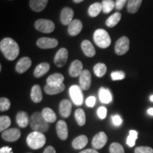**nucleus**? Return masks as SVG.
<instances>
[{"mask_svg":"<svg viewBox=\"0 0 153 153\" xmlns=\"http://www.w3.org/2000/svg\"><path fill=\"white\" fill-rule=\"evenodd\" d=\"M102 11L101 3L96 2L91 4L88 9V14L91 17H97Z\"/></svg>","mask_w":153,"mask_h":153,"instance_id":"31","label":"nucleus"},{"mask_svg":"<svg viewBox=\"0 0 153 153\" xmlns=\"http://www.w3.org/2000/svg\"><path fill=\"white\" fill-rule=\"evenodd\" d=\"M68 58V51L66 48H60L57 51L54 58V63L58 68H62L65 65Z\"/></svg>","mask_w":153,"mask_h":153,"instance_id":"11","label":"nucleus"},{"mask_svg":"<svg viewBox=\"0 0 153 153\" xmlns=\"http://www.w3.org/2000/svg\"><path fill=\"white\" fill-rule=\"evenodd\" d=\"M80 87L83 90H88L91 85V75L90 72L87 70H84L79 76Z\"/></svg>","mask_w":153,"mask_h":153,"instance_id":"12","label":"nucleus"},{"mask_svg":"<svg viewBox=\"0 0 153 153\" xmlns=\"http://www.w3.org/2000/svg\"><path fill=\"white\" fill-rule=\"evenodd\" d=\"M94 72L97 77H103L106 73L107 68L106 65L104 63H97L94 66Z\"/></svg>","mask_w":153,"mask_h":153,"instance_id":"32","label":"nucleus"},{"mask_svg":"<svg viewBox=\"0 0 153 153\" xmlns=\"http://www.w3.org/2000/svg\"><path fill=\"white\" fill-rule=\"evenodd\" d=\"M88 143V138L85 135H81L75 137L72 143V147L76 150H81L84 148Z\"/></svg>","mask_w":153,"mask_h":153,"instance_id":"25","label":"nucleus"},{"mask_svg":"<svg viewBox=\"0 0 153 153\" xmlns=\"http://www.w3.org/2000/svg\"><path fill=\"white\" fill-rule=\"evenodd\" d=\"M135 153H153V149L148 146H140L135 149Z\"/></svg>","mask_w":153,"mask_h":153,"instance_id":"40","label":"nucleus"},{"mask_svg":"<svg viewBox=\"0 0 153 153\" xmlns=\"http://www.w3.org/2000/svg\"><path fill=\"white\" fill-rule=\"evenodd\" d=\"M64 76L60 73H54L50 75L47 78V85H59L63 83Z\"/></svg>","mask_w":153,"mask_h":153,"instance_id":"27","label":"nucleus"},{"mask_svg":"<svg viewBox=\"0 0 153 153\" xmlns=\"http://www.w3.org/2000/svg\"><path fill=\"white\" fill-rule=\"evenodd\" d=\"M143 0H128L127 11L130 14H135L140 7Z\"/></svg>","mask_w":153,"mask_h":153,"instance_id":"29","label":"nucleus"},{"mask_svg":"<svg viewBox=\"0 0 153 153\" xmlns=\"http://www.w3.org/2000/svg\"><path fill=\"white\" fill-rule=\"evenodd\" d=\"M107 140H108V137H107L106 134L104 132H99L93 137L91 145L95 150H100L105 146Z\"/></svg>","mask_w":153,"mask_h":153,"instance_id":"10","label":"nucleus"},{"mask_svg":"<svg viewBox=\"0 0 153 153\" xmlns=\"http://www.w3.org/2000/svg\"><path fill=\"white\" fill-rule=\"evenodd\" d=\"M42 116L48 123H54L57 119V116L55 113L50 108H43L41 112Z\"/></svg>","mask_w":153,"mask_h":153,"instance_id":"28","label":"nucleus"},{"mask_svg":"<svg viewBox=\"0 0 153 153\" xmlns=\"http://www.w3.org/2000/svg\"><path fill=\"white\" fill-rule=\"evenodd\" d=\"M48 0H30L29 6L31 10L36 12H40L46 7Z\"/></svg>","mask_w":153,"mask_h":153,"instance_id":"19","label":"nucleus"},{"mask_svg":"<svg viewBox=\"0 0 153 153\" xmlns=\"http://www.w3.org/2000/svg\"><path fill=\"white\" fill-rule=\"evenodd\" d=\"M70 96L73 103L76 106H81L83 103L84 96L82 88L77 85H72L70 88Z\"/></svg>","mask_w":153,"mask_h":153,"instance_id":"7","label":"nucleus"},{"mask_svg":"<svg viewBox=\"0 0 153 153\" xmlns=\"http://www.w3.org/2000/svg\"><path fill=\"white\" fill-rule=\"evenodd\" d=\"M130 41L126 36L120 38L115 44V53L118 55H123L129 51Z\"/></svg>","mask_w":153,"mask_h":153,"instance_id":"6","label":"nucleus"},{"mask_svg":"<svg viewBox=\"0 0 153 153\" xmlns=\"http://www.w3.org/2000/svg\"><path fill=\"white\" fill-rule=\"evenodd\" d=\"M72 1H73L74 3L79 4V3L82 2V1H85V0H72Z\"/></svg>","mask_w":153,"mask_h":153,"instance_id":"49","label":"nucleus"},{"mask_svg":"<svg viewBox=\"0 0 153 153\" xmlns=\"http://www.w3.org/2000/svg\"><path fill=\"white\" fill-rule=\"evenodd\" d=\"M16 123L19 127L26 128L30 124V118L28 114L24 111H19L16 116Z\"/></svg>","mask_w":153,"mask_h":153,"instance_id":"23","label":"nucleus"},{"mask_svg":"<svg viewBox=\"0 0 153 153\" xmlns=\"http://www.w3.org/2000/svg\"><path fill=\"white\" fill-rule=\"evenodd\" d=\"M0 50L4 56L8 60H14L19 56V46L18 43L11 38H5L0 42Z\"/></svg>","mask_w":153,"mask_h":153,"instance_id":"1","label":"nucleus"},{"mask_svg":"<svg viewBox=\"0 0 153 153\" xmlns=\"http://www.w3.org/2000/svg\"><path fill=\"white\" fill-rule=\"evenodd\" d=\"M30 128L34 131L44 133L48 130V123L44 119L41 113L35 112L32 114L30 118Z\"/></svg>","mask_w":153,"mask_h":153,"instance_id":"2","label":"nucleus"},{"mask_svg":"<svg viewBox=\"0 0 153 153\" xmlns=\"http://www.w3.org/2000/svg\"><path fill=\"white\" fill-rule=\"evenodd\" d=\"M56 131L57 136L62 140H65L68 137V128L66 122L60 120L56 124Z\"/></svg>","mask_w":153,"mask_h":153,"instance_id":"15","label":"nucleus"},{"mask_svg":"<svg viewBox=\"0 0 153 153\" xmlns=\"http://www.w3.org/2000/svg\"><path fill=\"white\" fill-rule=\"evenodd\" d=\"M11 102L7 98L1 97L0 99V111H6L10 108Z\"/></svg>","mask_w":153,"mask_h":153,"instance_id":"38","label":"nucleus"},{"mask_svg":"<svg viewBox=\"0 0 153 153\" xmlns=\"http://www.w3.org/2000/svg\"><path fill=\"white\" fill-rule=\"evenodd\" d=\"M79 153H99L94 149H87V150H82Z\"/></svg>","mask_w":153,"mask_h":153,"instance_id":"47","label":"nucleus"},{"mask_svg":"<svg viewBox=\"0 0 153 153\" xmlns=\"http://www.w3.org/2000/svg\"><path fill=\"white\" fill-rule=\"evenodd\" d=\"M36 44L41 49H51L56 48L58 45V41L55 38L42 37L36 42Z\"/></svg>","mask_w":153,"mask_h":153,"instance_id":"8","label":"nucleus"},{"mask_svg":"<svg viewBox=\"0 0 153 153\" xmlns=\"http://www.w3.org/2000/svg\"><path fill=\"white\" fill-rule=\"evenodd\" d=\"M59 111L63 118H68L72 111L71 102L68 99H62L59 105Z\"/></svg>","mask_w":153,"mask_h":153,"instance_id":"17","label":"nucleus"},{"mask_svg":"<svg viewBox=\"0 0 153 153\" xmlns=\"http://www.w3.org/2000/svg\"><path fill=\"white\" fill-rule=\"evenodd\" d=\"M74 11L70 7H64L60 13V22L63 25H69L72 22Z\"/></svg>","mask_w":153,"mask_h":153,"instance_id":"14","label":"nucleus"},{"mask_svg":"<svg viewBox=\"0 0 153 153\" xmlns=\"http://www.w3.org/2000/svg\"><path fill=\"white\" fill-rule=\"evenodd\" d=\"M65 90V85L61 84L59 85H46L44 87V91L48 95H55L62 92Z\"/></svg>","mask_w":153,"mask_h":153,"instance_id":"21","label":"nucleus"},{"mask_svg":"<svg viewBox=\"0 0 153 153\" xmlns=\"http://www.w3.org/2000/svg\"><path fill=\"white\" fill-rule=\"evenodd\" d=\"M83 72V65L79 60H75L71 63L69 68V74L72 77L79 76Z\"/></svg>","mask_w":153,"mask_h":153,"instance_id":"16","label":"nucleus"},{"mask_svg":"<svg viewBox=\"0 0 153 153\" xmlns=\"http://www.w3.org/2000/svg\"><path fill=\"white\" fill-rule=\"evenodd\" d=\"M11 125V119L7 116H1L0 117V131H4Z\"/></svg>","mask_w":153,"mask_h":153,"instance_id":"35","label":"nucleus"},{"mask_svg":"<svg viewBox=\"0 0 153 153\" xmlns=\"http://www.w3.org/2000/svg\"><path fill=\"white\" fill-rule=\"evenodd\" d=\"M95 104H96V98L94 97H93V96H91V97H88L87 100H86V104H87V106H88L89 107H91V108H92V107L94 106Z\"/></svg>","mask_w":153,"mask_h":153,"instance_id":"44","label":"nucleus"},{"mask_svg":"<svg viewBox=\"0 0 153 153\" xmlns=\"http://www.w3.org/2000/svg\"><path fill=\"white\" fill-rule=\"evenodd\" d=\"M81 48L82 51L85 53L86 56L91 57H94L96 54L95 48H94L92 43L88 40H85L82 42Z\"/></svg>","mask_w":153,"mask_h":153,"instance_id":"20","label":"nucleus"},{"mask_svg":"<svg viewBox=\"0 0 153 153\" xmlns=\"http://www.w3.org/2000/svg\"><path fill=\"white\" fill-rule=\"evenodd\" d=\"M82 23L79 19H74L68 25V33L72 36H76L80 33L82 30Z\"/></svg>","mask_w":153,"mask_h":153,"instance_id":"18","label":"nucleus"},{"mask_svg":"<svg viewBox=\"0 0 153 153\" xmlns=\"http://www.w3.org/2000/svg\"><path fill=\"white\" fill-rule=\"evenodd\" d=\"M137 138V132L134 130H131L129 132V135L127 138V145L130 148H132L135 145V140Z\"/></svg>","mask_w":153,"mask_h":153,"instance_id":"36","label":"nucleus"},{"mask_svg":"<svg viewBox=\"0 0 153 153\" xmlns=\"http://www.w3.org/2000/svg\"><path fill=\"white\" fill-rule=\"evenodd\" d=\"M120 19H121V14L120 12H116L107 19L106 25L108 27L113 28L119 23Z\"/></svg>","mask_w":153,"mask_h":153,"instance_id":"30","label":"nucleus"},{"mask_svg":"<svg viewBox=\"0 0 153 153\" xmlns=\"http://www.w3.org/2000/svg\"><path fill=\"white\" fill-rule=\"evenodd\" d=\"M150 100H151V101H152V102H153V95H152V96H151V97H150Z\"/></svg>","mask_w":153,"mask_h":153,"instance_id":"50","label":"nucleus"},{"mask_svg":"<svg viewBox=\"0 0 153 153\" xmlns=\"http://www.w3.org/2000/svg\"><path fill=\"white\" fill-rule=\"evenodd\" d=\"M148 114L151 115V116H153V108H150L148 110Z\"/></svg>","mask_w":153,"mask_h":153,"instance_id":"48","label":"nucleus"},{"mask_svg":"<svg viewBox=\"0 0 153 153\" xmlns=\"http://www.w3.org/2000/svg\"><path fill=\"white\" fill-rule=\"evenodd\" d=\"M97 114H98L99 118H101V119H104V118L106 117L107 109L104 106L99 107L98 108V111H97Z\"/></svg>","mask_w":153,"mask_h":153,"instance_id":"41","label":"nucleus"},{"mask_svg":"<svg viewBox=\"0 0 153 153\" xmlns=\"http://www.w3.org/2000/svg\"><path fill=\"white\" fill-rule=\"evenodd\" d=\"M30 99L34 103H40L43 100L41 88L38 85H34L30 91Z\"/></svg>","mask_w":153,"mask_h":153,"instance_id":"24","label":"nucleus"},{"mask_svg":"<svg viewBox=\"0 0 153 153\" xmlns=\"http://www.w3.org/2000/svg\"><path fill=\"white\" fill-rule=\"evenodd\" d=\"M110 153H125L123 147L118 143H113L109 147Z\"/></svg>","mask_w":153,"mask_h":153,"instance_id":"37","label":"nucleus"},{"mask_svg":"<svg viewBox=\"0 0 153 153\" xmlns=\"http://www.w3.org/2000/svg\"><path fill=\"white\" fill-rule=\"evenodd\" d=\"M101 5L103 12L104 14H108L115 7V2L113 0H103Z\"/></svg>","mask_w":153,"mask_h":153,"instance_id":"34","label":"nucleus"},{"mask_svg":"<svg viewBox=\"0 0 153 153\" xmlns=\"http://www.w3.org/2000/svg\"><path fill=\"white\" fill-rule=\"evenodd\" d=\"M43 153H56V152H55V148L53 146H48L45 149Z\"/></svg>","mask_w":153,"mask_h":153,"instance_id":"46","label":"nucleus"},{"mask_svg":"<svg viewBox=\"0 0 153 153\" xmlns=\"http://www.w3.org/2000/svg\"><path fill=\"white\" fill-rule=\"evenodd\" d=\"M46 142V137L43 133L33 131L28 135L26 143L28 147L33 150H38L44 146Z\"/></svg>","mask_w":153,"mask_h":153,"instance_id":"3","label":"nucleus"},{"mask_svg":"<svg viewBox=\"0 0 153 153\" xmlns=\"http://www.w3.org/2000/svg\"><path fill=\"white\" fill-rule=\"evenodd\" d=\"M35 28L38 31L45 33H50L55 30V24L48 19H38L35 22Z\"/></svg>","mask_w":153,"mask_h":153,"instance_id":"5","label":"nucleus"},{"mask_svg":"<svg viewBox=\"0 0 153 153\" xmlns=\"http://www.w3.org/2000/svg\"><path fill=\"white\" fill-rule=\"evenodd\" d=\"M50 70V65L47 62L40 63L36 66L33 72V75L36 78H40L45 75Z\"/></svg>","mask_w":153,"mask_h":153,"instance_id":"22","label":"nucleus"},{"mask_svg":"<svg viewBox=\"0 0 153 153\" xmlns=\"http://www.w3.org/2000/svg\"><path fill=\"white\" fill-rule=\"evenodd\" d=\"M74 117H75L76 121L79 126H85L86 123V116L85 113L82 108H78L75 111L74 113Z\"/></svg>","mask_w":153,"mask_h":153,"instance_id":"33","label":"nucleus"},{"mask_svg":"<svg viewBox=\"0 0 153 153\" xmlns=\"http://www.w3.org/2000/svg\"><path fill=\"white\" fill-rule=\"evenodd\" d=\"M93 37L96 45L101 48H106L111 43V39L109 34L104 29H97L94 33Z\"/></svg>","mask_w":153,"mask_h":153,"instance_id":"4","label":"nucleus"},{"mask_svg":"<svg viewBox=\"0 0 153 153\" xmlns=\"http://www.w3.org/2000/svg\"><path fill=\"white\" fill-rule=\"evenodd\" d=\"M126 2H127V0H116L115 2V7L118 10H121L123 9Z\"/></svg>","mask_w":153,"mask_h":153,"instance_id":"42","label":"nucleus"},{"mask_svg":"<svg viewBox=\"0 0 153 153\" xmlns=\"http://www.w3.org/2000/svg\"><path fill=\"white\" fill-rule=\"evenodd\" d=\"M99 97L103 104H109L112 101V95L110 91L104 87H101L99 89Z\"/></svg>","mask_w":153,"mask_h":153,"instance_id":"26","label":"nucleus"},{"mask_svg":"<svg viewBox=\"0 0 153 153\" xmlns=\"http://www.w3.org/2000/svg\"><path fill=\"white\" fill-rule=\"evenodd\" d=\"M31 60L28 57H24L18 61L16 65V71L19 74H23L27 71L31 66Z\"/></svg>","mask_w":153,"mask_h":153,"instance_id":"13","label":"nucleus"},{"mask_svg":"<svg viewBox=\"0 0 153 153\" xmlns=\"http://www.w3.org/2000/svg\"><path fill=\"white\" fill-rule=\"evenodd\" d=\"M111 77L112 80H122L124 79L126 77V74L123 71H114L111 74Z\"/></svg>","mask_w":153,"mask_h":153,"instance_id":"39","label":"nucleus"},{"mask_svg":"<svg viewBox=\"0 0 153 153\" xmlns=\"http://www.w3.org/2000/svg\"><path fill=\"white\" fill-rule=\"evenodd\" d=\"M0 153H13V151L10 147L6 146L0 149Z\"/></svg>","mask_w":153,"mask_h":153,"instance_id":"45","label":"nucleus"},{"mask_svg":"<svg viewBox=\"0 0 153 153\" xmlns=\"http://www.w3.org/2000/svg\"><path fill=\"white\" fill-rule=\"evenodd\" d=\"M21 137L20 130L16 128H9L3 131L1 134V137L6 141L8 142H15Z\"/></svg>","mask_w":153,"mask_h":153,"instance_id":"9","label":"nucleus"},{"mask_svg":"<svg viewBox=\"0 0 153 153\" xmlns=\"http://www.w3.org/2000/svg\"><path fill=\"white\" fill-rule=\"evenodd\" d=\"M112 121L115 126H119L121 125L123 120H122V118L118 115H115V116H112Z\"/></svg>","mask_w":153,"mask_h":153,"instance_id":"43","label":"nucleus"}]
</instances>
